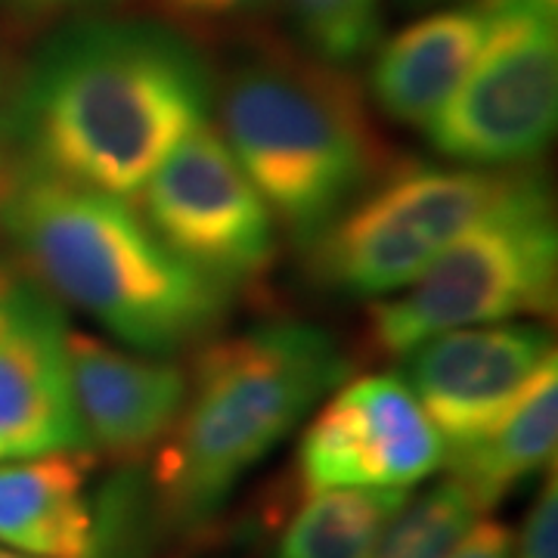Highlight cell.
I'll use <instances>...</instances> for the list:
<instances>
[{"label": "cell", "mask_w": 558, "mask_h": 558, "mask_svg": "<svg viewBox=\"0 0 558 558\" xmlns=\"http://www.w3.org/2000/svg\"><path fill=\"white\" fill-rule=\"evenodd\" d=\"M218 81L199 44L156 20L62 22L13 106L25 161L84 190L137 199L165 156L211 121Z\"/></svg>", "instance_id": "obj_1"}, {"label": "cell", "mask_w": 558, "mask_h": 558, "mask_svg": "<svg viewBox=\"0 0 558 558\" xmlns=\"http://www.w3.org/2000/svg\"><path fill=\"white\" fill-rule=\"evenodd\" d=\"M0 233L22 270L143 354L215 332L230 289L178 258L128 199L22 165L0 186Z\"/></svg>", "instance_id": "obj_2"}, {"label": "cell", "mask_w": 558, "mask_h": 558, "mask_svg": "<svg viewBox=\"0 0 558 558\" xmlns=\"http://www.w3.org/2000/svg\"><path fill=\"white\" fill-rule=\"evenodd\" d=\"M344 379L339 341L299 319L260 323L205 348L161 440V515L183 531L215 519L240 481Z\"/></svg>", "instance_id": "obj_3"}, {"label": "cell", "mask_w": 558, "mask_h": 558, "mask_svg": "<svg viewBox=\"0 0 558 558\" xmlns=\"http://www.w3.org/2000/svg\"><path fill=\"white\" fill-rule=\"evenodd\" d=\"M215 106L233 159L304 248L373 183L379 146L344 69L304 50H255L227 72Z\"/></svg>", "instance_id": "obj_4"}, {"label": "cell", "mask_w": 558, "mask_h": 558, "mask_svg": "<svg viewBox=\"0 0 558 558\" xmlns=\"http://www.w3.org/2000/svg\"><path fill=\"white\" fill-rule=\"evenodd\" d=\"M556 282L558 227L546 180L515 168L490 208L422 277L376 304L373 339L403 357L453 329L549 314Z\"/></svg>", "instance_id": "obj_5"}, {"label": "cell", "mask_w": 558, "mask_h": 558, "mask_svg": "<svg viewBox=\"0 0 558 558\" xmlns=\"http://www.w3.org/2000/svg\"><path fill=\"white\" fill-rule=\"evenodd\" d=\"M512 171L465 165L391 171L366 186L311 245L314 274L341 295L379 301L395 295L490 208Z\"/></svg>", "instance_id": "obj_6"}, {"label": "cell", "mask_w": 558, "mask_h": 558, "mask_svg": "<svg viewBox=\"0 0 558 558\" xmlns=\"http://www.w3.org/2000/svg\"><path fill=\"white\" fill-rule=\"evenodd\" d=\"M487 38L425 124L444 159L512 171L549 146L558 121L556 0H481Z\"/></svg>", "instance_id": "obj_7"}, {"label": "cell", "mask_w": 558, "mask_h": 558, "mask_svg": "<svg viewBox=\"0 0 558 558\" xmlns=\"http://www.w3.org/2000/svg\"><path fill=\"white\" fill-rule=\"evenodd\" d=\"M137 199L161 242L227 289L264 277L277 258V220L215 121L180 140Z\"/></svg>", "instance_id": "obj_8"}, {"label": "cell", "mask_w": 558, "mask_h": 558, "mask_svg": "<svg viewBox=\"0 0 558 558\" xmlns=\"http://www.w3.org/2000/svg\"><path fill=\"white\" fill-rule=\"evenodd\" d=\"M447 447L410 385L391 373L344 379L304 428L299 472L304 490L400 487L435 475Z\"/></svg>", "instance_id": "obj_9"}, {"label": "cell", "mask_w": 558, "mask_h": 558, "mask_svg": "<svg viewBox=\"0 0 558 558\" xmlns=\"http://www.w3.org/2000/svg\"><path fill=\"white\" fill-rule=\"evenodd\" d=\"M403 376L447 453L484 438L537 376L556 363V341L537 323L453 329L403 354Z\"/></svg>", "instance_id": "obj_10"}, {"label": "cell", "mask_w": 558, "mask_h": 558, "mask_svg": "<svg viewBox=\"0 0 558 558\" xmlns=\"http://www.w3.org/2000/svg\"><path fill=\"white\" fill-rule=\"evenodd\" d=\"M84 450L60 301L0 267V462Z\"/></svg>", "instance_id": "obj_11"}, {"label": "cell", "mask_w": 558, "mask_h": 558, "mask_svg": "<svg viewBox=\"0 0 558 558\" xmlns=\"http://www.w3.org/2000/svg\"><path fill=\"white\" fill-rule=\"evenodd\" d=\"M69 373L87 447L119 462L156 450L186 398V373L178 363L75 329H69Z\"/></svg>", "instance_id": "obj_12"}, {"label": "cell", "mask_w": 558, "mask_h": 558, "mask_svg": "<svg viewBox=\"0 0 558 558\" xmlns=\"http://www.w3.org/2000/svg\"><path fill=\"white\" fill-rule=\"evenodd\" d=\"M484 38L487 13L481 0L410 22L373 50L369 97L391 121L425 128L472 69Z\"/></svg>", "instance_id": "obj_13"}, {"label": "cell", "mask_w": 558, "mask_h": 558, "mask_svg": "<svg viewBox=\"0 0 558 558\" xmlns=\"http://www.w3.org/2000/svg\"><path fill=\"white\" fill-rule=\"evenodd\" d=\"M0 546L32 558H94L97 512L78 453L0 462Z\"/></svg>", "instance_id": "obj_14"}, {"label": "cell", "mask_w": 558, "mask_h": 558, "mask_svg": "<svg viewBox=\"0 0 558 558\" xmlns=\"http://www.w3.org/2000/svg\"><path fill=\"white\" fill-rule=\"evenodd\" d=\"M558 444V363H549L521 400L475 444L447 453L457 478L487 512L521 481L543 472Z\"/></svg>", "instance_id": "obj_15"}, {"label": "cell", "mask_w": 558, "mask_h": 558, "mask_svg": "<svg viewBox=\"0 0 558 558\" xmlns=\"http://www.w3.org/2000/svg\"><path fill=\"white\" fill-rule=\"evenodd\" d=\"M407 499L400 487L311 490L279 534L277 558H373Z\"/></svg>", "instance_id": "obj_16"}, {"label": "cell", "mask_w": 558, "mask_h": 558, "mask_svg": "<svg viewBox=\"0 0 558 558\" xmlns=\"http://www.w3.org/2000/svg\"><path fill=\"white\" fill-rule=\"evenodd\" d=\"M279 13L307 57L354 69L381 40V0H279Z\"/></svg>", "instance_id": "obj_17"}, {"label": "cell", "mask_w": 558, "mask_h": 558, "mask_svg": "<svg viewBox=\"0 0 558 558\" xmlns=\"http://www.w3.org/2000/svg\"><path fill=\"white\" fill-rule=\"evenodd\" d=\"M478 499L457 478L428 487L407 506L385 531L373 558H447L481 521Z\"/></svg>", "instance_id": "obj_18"}, {"label": "cell", "mask_w": 558, "mask_h": 558, "mask_svg": "<svg viewBox=\"0 0 558 558\" xmlns=\"http://www.w3.org/2000/svg\"><path fill=\"white\" fill-rule=\"evenodd\" d=\"M153 20L174 28L190 40L199 35L245 32L277 13L279 0H143Z\"/></svg>", "instance_id": "obj_19"}, {"label": "cell", "mask_w": 558, "mask_h": 558, "mask_svg": "<svg viewBox=\"0 0 558 558\" xmlns=\"http://www.w3.org/2000/svg\"><path fill=\"white\" fill-rule=\"evenodd\" d=\"M512 558H558V487L556 478L546 481L539 490L524 527L519 546L512 543Z\"/></svg>", "instance_id": "obj_20"}, {"label": "cell", "mask_w": 558, "mask_h": 558, "mask_svg": "<svg viewBox=\"0 0 558 558\" xmlns=\"http://www.w3.org/2000/svg\"><path fill=\"white\" fill-rule=\"evenodd\" d=\"M119 0H0V13L25 25H47V22H72L84 16H100Z\"/></svg>", "instance_id": "obj_21"}, {"label": "cell", "mask_w": 558, "mask_h": 558, "mask_svg": "<svg viewBox=\"0 0 558 558\" xmlns=\"http://www.w3.org/2000/svg\"><path fill=\"white\" fill-rule=\"evenodd\" d=\"M447 558H512V534L499 521H478Z\"/></svg>", "instance_id": "obj_22"}, {"label": "cell", "mask_w": 558, "mask_h": 558, "mask_svg": "<svg viewBox=\"0 0 558 558\" xmlns=\"http://www.w3.org/2000/svg\"><path fill=\"white\" fill-rule=\"evenodd\" d=\"M0 558H32V556H22V553H13V549L0 546Z\"/></svg>", "instance_id": "obj_23"}, {"label": "cell", "mask_w": 558, "mask_h": 558, "mask_svg": "<svg viewBox=\"0 0 558 558\" xmlns=\"http://www.w3.org/2000/svg\"><path fill=\"white\" fill-rule=\"evenodd\" d=\"M407 3H416L418 7V3H444V0H407Z\"/></svg>", "instance_id": "obj_24"}]
</instances>
